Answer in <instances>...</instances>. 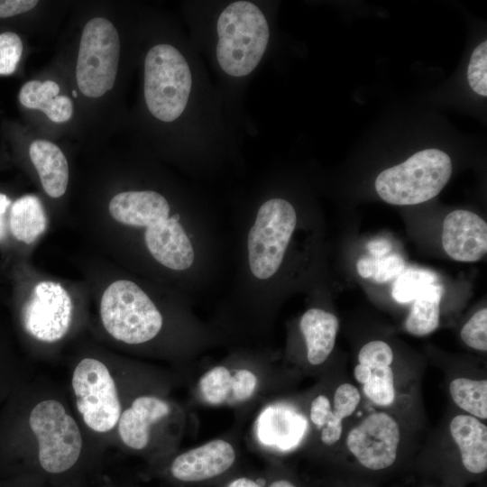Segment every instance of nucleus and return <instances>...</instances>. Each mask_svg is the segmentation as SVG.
I'll use <instances>...</instances> for the list:
<instances>
[{
  "instance_id": "1",
  "label": "nucleus",
  "mask_w": 487,
  "mask_h": 487,
  "mask_svg": "<svg viewBox=\"0 0 487 487\" xmlns=\"http://www.w3.org/2000/svg\"><path fill=\"white\" fill-rule=\"evenodd\" d=\"M216 31V58L222 69L234 77L251 73L261 60L270 36L262 12L251 2H234L220 14Z\"/></svg>"
},
{
  "instance_id": "2",
  "label": "nucleus",
  "mask_w": 487,
  "mask_h": 487,
  "mask_svg": "<svg viewBox=\"0 0 487 487\" xmlns=\"http://www.w3.org/2000/svg\"><path fill=\"white\" fill-rule=\"evenodd\" d=\"M451 174L449 156L438 149H426L382 170L375 179V189L389 204L417 205L438 195Z\"/></svg>"
},
{
  "instance_id": "3",
  "label": "nucleus",
  "mask_w": 487,
  "mask_h": 487,
  "mask_svg": "<svg viewBox=\"0 0 487 487\" xmlns=\"http://www.w3.org/2000/svg\"><path fill=\"white\" fill-rule=\"evenodd\" d=\"M100 317L115 339L138 345L154 338L162 327V316L149 296L134 282L118 280L104 291Z\"/></svg>"
},
{
  "instance_id": "4",
  "label": "nucleus",
  "mask_w": 487,
  "mask_h": 487,
  "mask_svg": "<svg viewBox=\"0 0 487 487\" xmlns=\"http://www.w3.org/2000/svg\"><path fill=\"white\" fill-rule=\"evenodd\" d=\"M192 78L183 55L173 46L158 44L144 61V98L150 113L163 122H172L184 111Z\"/></svg>"
},
{
  "instance_id": "5",
  "label": "nucleus",
  "mask_w": 487,
  "mask_h": 487,
  "mask_svg": "<svg viewBox=\"0 0 487 487\" xmlns=\"http://www.w3.org/2000/svg\"><path fill=\"white\" fill-rule=\"evenodd\" d=\"M29 425L38 442V462L51 475H61L78 463L82 436L74 418L56 400L39 402L31 411Z\"/></svg>"
},
{
  "instance_id": "6",
  "label": "nucleus",
  "mask_w": 487,
  "mask_h": 487,
  "mask_svg": "<svg viewBox=\"0 0 487 487\" xmlns=\"http://www.w3.org/2000/svg\"><path fill=\"white\" fill-rule=\"evenodd\" d=\"M120 39L115 25L105 17L90 19L83 28L76 64V79L87 97H100L115 82Z\"/></svg>"
},
{
  "instance_id": "7",
  "label": "nucleus",
  "mask_w": 487,
  "mask_h": 487,
  "mask_svg": "<svg viewBox=\"0 0 487 487\" xmlns=\"http://www.w3.org/2000/svg\"><path fill=\"white\" fill-rule=\"evenodd\" d=\"M296 224V211L286 199L271 198L260 207L247 238L249 267L256 279L268 280L278 271Z\"/></svg>"
},
{
  "instance_id": "8",
  "label": "nucleus",
  "mask_w": 487,
  "mask_h": 487,
  "mask_svg": "<svg viewBox=\"0 0 487 487\" xmlns=\"http://www.w3.org/2000/svg\"><path fill=\"white\" fill-rule=\"evenodd\" d=\"M76 405L85 424L105 433L114 428L121 415V404L115 381L99 360H81L72 374Z\"/></svg>"
},
{
  "instance_id": "9",
  "label": "nucleus",
  "mask_w": 487,
  "mask_h": 487,
  "mask_svg": "<svg viewBox=\"0 0 487 487\" xmlns=\"http://www.w3.org/2000/svg\"><path fill=\"white\" fill-rule=\"evenodd\" d=\"M72 312L71 299L62 285L43 280L35 285L23 308V324L37 340L53 343L68 333Z\"/></svg>"
},
{
  "instance_id": "10",
  "label": "nucleus",
  "mask_w": 487,
  "mask_h": 487,
  "mask_svg": "<svg viewBox=\"0 0 487 487\" xmlns=\"http://www.w3.org/2000/svg\"><path fill=\"white\" fill-rule=\"evenodd\" d=\"M400 428L385 412L372 413L351 429L346 438L349 451L370 470H382L395 462Z\"/></svg>"
},
{
  "instance_id": "11",
  "label": "nucleus",
  "mask_w": 487,
  "mask_h": 487,
  "mask_svg": "<svg viewBox=\"0 0 487 487\" xmlns=\"http://www.w3.org/2000/svg\"><path fill=\"white\" fill-rule=\"evenodd\" d=\"M442 245L446 254L458 262H473L487 252V224L477 214L458 209L444 219Z\"/></svg>"
},
{
  "instance_id": "12",
  "label": "nucleus",
  "mask_w": 487,
  "mask_h": 487,
  "mask_svg": "<svg viewBox=\"0 0 487 487\" xmlns=\"http://www.w3.org/2000/svg\"><path fill=\"white\" fill-rule=\"evenodd\" d=\"M235 462L231 444L215 439L179 455L170 466V475L182 482H199L227 472Z\"/></svg>"
},
{
  "instance_id": "13",
  "label": "nucleus",
  "mask_w": 487,
  "mask_h": 487,
  "mask_svg": "<svg viewBox=\"0 0 487 487\" xmlns=\"http://www.w3.org/2000/svg\"><path fill=\"white\" fill-rule=\"evenodd\" d=\"M144 242L152 256L168 269L185 271L193 264L194 248L179 215L151 223L145 227Z\"/></svg>"
},
{
  "instance_id": "14",
  "label": "nucleus",
  "mask_w": 487,
  "mask_h": 487,
  "mask_svg": "<svg viewBox=\"0 0 487 487\" xmlns=\"http://www.w3.org/2000/svg\"><path fill=\"white\" fill-rule=\"evenodd\" d=\"M109 212L117 222L125 225L146 227L160 218L170 216L167 199L152 190L124 191L109 202Z\"/></svg>"
},
{
  "instance_id": "15",
  "label": "nucleus",
  "mask_w": 487,
  "mask_h": 487,
  "mask_svg": "<svg viewBox=\"0 0 487 487\" xmlns=\"http://www.w3.org/2000/svg\"><path fill=\"white\" fill-rule=\"evenodd\" d=\"M170 413L166 401L154 396H140L121 413L119 436L125 446L134 450L143 449L150 438V427Z\"/></svg>"
},
{
  "instance_id": "16",
  "label": "nucleus",
  "mask_w": 487,
  "mask_h": 487,
  "mask_svg": "<svg viewBox=\"0 0 487 487\" xmlns=\"http://www.w3.org/2000/svg\"><path fill=\"white\" fill-rule=\"evenodd\" d=\"M307 428L305 418L289 406H270L261 414L257 431L261 441L279 449L295 447Z\"/></svg>"
},
{
  "instance_id": "17",
  "label": "nucleus",
  "mask_w": 487,
  "mask_h": 487,
  "mask_svg": "<svg viewBox=\"0 0 487 487\" xmlns=\"http://www.w3.org/2000/svg\"><path fill=\"white\" fill-rule=\"evenodd\" d=\"M450 433L456 443L464 468L472 473L487 469V427L471 415H457L450 422Z\"/></svg>"
},
{
  "instance_id": "18",
  "label": "nucleus",
  "mask_w": 487,
  "mask_h": 487,
  "mask_svg": "<svg viewBox=\"0 0 487 487\" xmlns=\"http://www.w3.org/2000/svg\"><path fill=\"white\" fill-rule=\"evenodd\" d=\"M29 156L47 195L54 198L63 196L69 183V166L61 150L50 141L35 140L30 145Z\"/></svg>"
},
{
  "instance_id": "19",
  "label": "nucleus",
  "mask_w": 487,
  "mask_h": 487,
  "mask_svg": "<svg viewBox=\"0 0 487 487\" xmlns=\"http://www.w3.org/2000/svg\"><path fill=\"white\" fill-rule=\"evenodd\" d=\"M300 329L307 345V357L312 365L323 363L330 355L339 328L337 317L321 308L307 310L300 319Z\"/></svg>"
},
{
  "instance_id": "20",
  "label": "nucleus",
  "mask_w": 487,
  "mask_h": 487,
  "mask_svg": "<svg viewBox=\"0 0 487 487\" xmlns=\"http://www.w3.org/2000/svg\"><path fill=\"white\" fill-rule=\"evenodd\" d=\"M60 86L52 80H31L23 85L19 101L29 109H37L52 122L69 121L73 115V103L67 96H60Z\"/></svg>"
},
{
  "instance_id": "21",
  "label": "nucleus",
  "mask_w": 487,
  "mask_h": 487,
  "mask_svg": "<svg viewBox=\"0 0 487 487\" xmlns=\"http://www.w3.org/2000/svg\"><path fill=\"white\" fill-rule=\"evenodd\" d=\"M47 227V216L41 200L24 195L14 201L8 211V230L14 239L32 244Z\"/></svg>"
},
{
  "instance_id": "22",
  "label": "nucleus",
  "mask_w": 487,
  "mask_h": 487,
  "mask_svg": "<svg viewBox=\"0 0 487 487\" xmlns=\"http://www.w3.org/2000/svg\"><path fill=\"white\" fill-rule=\"evenodd\" d=\"M444 287L434 283L425 288L413 300L412 307L404 322V327L411 335L422 336L435 331L439 325V307Z\"/></svg>"
},
{
  "instance_id": "23",
  "label": "nucleus",
  "mask_w": 487,
  "mask_h": 487,
  "mask_svg": "<svg viewBox=\"0 0 487 487\" xmlns=\"http://www.w3.org/2000/svg\"><path fill=\"white\" fill-rule=\"evenodd\" d=\"M454 402L474 418H487V381L456 378L449 386Z\"/></svg>"
},
{
  "instance_id": "24",
  "label": "nucleus",
  "mask_w": 487,
  "mask_h": 487,
  "mask_svg": "<svg viewBox=\"0 0 487 487\" xmlns=\"http://www.w3.org/2000/svg\"><path fill=\"white\" fill-rule=\"evenodd\" d=\"M437 281V276L425 269L404 270L395 280L391 295L399 303L413 301L428 285Z\"/></svg>"
},
{
  "instance_id": "25",
  "label": "nucleus",
  "mask_w": 487,
  "mask_h": 487,
  "mask_svg": "<svg viewBox=\"0 0 487 487\" xmlns=\"http://www.w3.org/2000/svg\"><path fill=\"white\" fill-rule=\"evenodd\" d=\"M356 269L362 278L382 283L396 279L405 270V262L397 253L379 258L363 257L358 260Z\"/></svg>"
},
{
  "instance_id": "26",
  "label": "nucleus",
  "mask_w": 487,
  "mask_h": 487,
  "mask_svg": "<svg viewBox=\"0 0 487 487\" xmlns=\"http://www.w3.org/2000/svg\"><path fill=\"white\" fill-rule=\"evenodd\" d=\"M199 390L204 400L211 405L225 402L231 398V372L225 366L210 369L200 378Z\"/></svg>"
},
{
  "instance_id": "27",
  "label": "nucleus",
  "mask_w": 487,
  "mask_h": 487,
  "mask_svg": "<svg viewBox=\"0 0 487 487\" xmlns=\"http://www.w3.org/2000/svg\"><path fill=\"white\" fill-rule=\"evenodd\" d=\"M370 379L363 383L367 398L379 406H389L395 399L394 374L391 366L372 369Z\"/></svg>"
},
{
  "instance_id": "28",
  "label": "nucleus",
  "mask_w": 487,
  "mask_h": 487,
  "mask_svg": "<svg viewBox=\"0 0 487 487\" xmlns=\"http://www.w3.org/2000/svg\"><path fill=\"white\" fill-rule=\"evenodd\" d=\"M471 88L478 95L487 96V41L480 43L473 51L467 69Z\"/></svg>"
},
{
  "instance_id": "29",
  "label": "nucleus",
  "mask_w": 487,
  "mask_h": 487,
  "mask_svg": "<svg viewBox=\"0 0 487 487\" xmlns=\"http://www.w3.org/2000/svg\"><path fill=\"white\" fill-rule=\"evenodd\" d=\"M23 50L18 34L13 32L0 33V75H10L16 69Z\"/></svg>"
},
{
  "instance_id": "30",
  "label": "nucleus",
  "mask_w": 487,
  "mask_h": 487,
  "mask_svg": "<svg viewBox=\"0 0 487 487\" xmlns=\"http://www.w3.org/2000/svg\"><path fill=\"white\" fill-rule=\"evenodd\" d=\"M462 340L470 347L479 350H487V309L477 311L463 326L461 330Z\"/></svg>"
},
{
  "instance_id": "31",
  "label": "nucleus",
  "mask_w": 487,
  "mask_h": 487,
  "mask_svg": "<svg viewBox=\"0 0 487 487\" xmlns=\"http://www.w3.org/2000/svg\"><path fill=\"white\" fill-rule=\"evenodd\" d=\"M393 360V353L390 345L380 340L371 341L365 344L358 354L359 364L374 369L383 366H391Z\"/></svg>"
},
{
  "instance_id": "32",
  "label": "nucleus",
  "mask_w": 487,
  "mask_h": 487,
  "mask_svg": "<svg viewBox=\"0 0 487 487\" xmlns=\"http://www.w3.org/2000/svg\"><path fill=\"white\" fill-rule=\"evenodd\" d=\"M360 400V392L354 385L341 384L334 395V416L340 420L351 416L357 408Z\"/></svg>"
},
{
  "instance_id": "33",
  "label": "nucleus",
  "mask_w": 487,
  "mask_h": 487,
  "mask_svg": "<svg viewBox=\"0 0 487 487\" xmlns=\"http://www.w3.org/2000/svg\"><path fill=\"white\" fill-rule=\"evenodd\" d=\"M257 377L247 369H239L232 374L231 399L235 401L249 400L256 390Z\"/></svg>"
},
{
  "instance_id": "34",
  "label": "nucleus",
  "mask_w": 487,
  "mask_h": 487,
  "mask_svg": "<svg viewBox=\"0 0 487 487\" xmlns=\"http://www.w3.org/2000/svg\"><path fill=\"white\" fill-rule=\"evenodd\" d=\"M332 414L331 404L326 396L316 397L310 407V419L318 428L324 427Z\"/></svg>"
},
{
  "instance_id": "35",
  "label": "nucleus",
  "mask_w": 487,
  "mask_h": 487,
  "mask_svg": "<svg viewBox=\"0 0 487 487\" xmlns=\"http://www.w3.org/2000/svg\"><path fill=\"white\" fill-rule=\"evenodd\" d=\"M38 3V1L34 0L0 1V18H7L26 13L34 8Z\"/></svg>"
},
{
  "instance_id": "36",
  "label": "nucleus",
  "mask_w": 487,
  "mask_h": 487,
  "mask_svg": "<svg viewBox=\"0 0 487 487\" xmlns=\"http://www.w3.org/2000/svg\"><path fill=\"white\" fill-rule=\"evenodd\" d=\"M12 204L11 199L4 193H0V243L3 242L8 231V211Z\"/></svg>"
},
{
  "instance_id": "37",
  "label": "nucleus",
  "mask_w": 487,
  "mask_h": 487,
  "mask_svg": "<svg viewBox=\"0 0 487 487\" xmlns=\"http://www.w3.org/2000/svg\"><path fill=\"white\" fill-rule=\"evenodd\" d=\"M367 248L373 258H379L389 254L391 245L388 240L378 238L371 241Z\"/></svg>"
},
{
  "instance_id": "38",
  "label": "nucleus",
  "mask_w": 487,
  "mask_h": 487,
  "mask_svg": "<svg viewBox=\"0 0 487 487\" xmlns=\"http://www.w3.org/2000/svg\"><path fill=\"white\" fill-rule=\"evenodd\" d=\"M354 374L358 382L365 383L370 379L372 371L367 366L358 363L354 368Z\"/></svg>"
},
{
  "instance_id": "39",
  "label": "nucleus",
  "mask_w": 487,
  "mask_h": 487,
  "mask_svg": "<svg viewBox=\"0 0 487 487\" xmlns=\"http://www.w3.org/2000/svg\"><path fill=\"white\" fill-rule=\"evenodd\" d=\"M227 487H261L260 484L247 477H239L233 480Z\"/></svg>"
},
{
  "instance_id": "40",
  "label": "nucleus",
  "mask_w": 487,
  "mask_h": 487,
  "mask_svg": "<svg viewBox=\"0 0 487 487\" xmlns=\"http://www.w3.org/2000/svg\"><path fill=\"white\" fill-rule=\"evenodd\" d=\"M269 487H296L291 482L285 479L275 480L271 482Z\"/></svg>"
}]
</instances>
